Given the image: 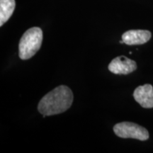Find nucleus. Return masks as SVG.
Listing matches in <instances>:
<instances>
[{
  "label": "nucleus",
  "mask_w": 153,
  "mask_h": 153,
  "mask_svg": "<svg viewBox=\"0 0 153 153\" xmlns=\"http://www.w3.org/2000/svg\"><path fill=\"white\" fill-rule=\"evenodd\" d=\"M43 42V31L39 27H33L26 30L20 39L19 55L22 60L32 57L41 48Z\"/></svg>",
  "instance_id": "nucleus-2"
},
{
  "label": "nucleus",
  "mask_w": 153,
  "mask_h": 153,
  "mask_svg": "<svg viewBox=\"0 0 153 153\" xmlns=\"http://www.w3.org/2000/svg\"><path fill=\"white\" fill-rule=\"evenodd\" d=\"M135 100L145 108H153V87L151 85L139 86L133 92Z\"/></svg>",
  "instance_id": "nucleus-5"
},
{
  "label": "nucleus",
  "mask_w": 153,
  "mask_h": 153,
  "mask_svg": "<svg viewBox=\"0 0 153 153\" xmlns=\"http://www.w3.org/2000/svg\"><path fill=\"white\" fill-rule=\"evenodd\" d=\"M73 94L71 89L65 85L59 86L45 94L38 106L42 115L53 116L65 112L72 106Z\"/></svg>",
  "instance_id": "nucleus-1"
},
{
  "label": "nucleus",
  "mask_w": 153,
  "mask_h": 153,
  "mask_svg": "<svg viewBox=\"0 0 153 153\" xmlns=\"http://www.w3.org/2000/svg\"><path fill=\"white\" fill-rule=\"evenodd\" d=\"M114 131L122 138H133L139 140H147L149 138L148 130L143 126L131 122H121L114 126Z\"/></svg>",
  "instance_id": "nucleus-3"
},
{
  "label": "nucleus",
  "mask_w": 153,
  "mask_h": 153,
  "mask_svg": "<svg viewBox=\"0 0 153 153\" xmlns=\"http://www.w3.org/2000/svg\"><path fill=\"white\" fill-rule=\"evenodd\" d=\"M120 43L123 44V43H124V41H123V40H122V41H120Z\"/></svg>",
  "instance_id": "nucleus-8"
},
{
  "label": "nucleus",
  "mask_w": 153,
  "mask_h": 153,
  "mask_svg": "<svg viewBox=\"0 0 153 153\" xmlns=\"http://www.w3.org/2000/svg\"><path fill=\"white\" fill-rule=\"evenodd\" d=\"M15 7V0H0V26H2L10 19Z\"/></svg>",
  "instance_id": "nucleus-7"
},
{
  "label": "nucleus",
  "mask_w": 153,
  "mask_h": 153,
  "mask_svg": "<svg viewBox=\"0 0 153 153\" xmlns=\"http://www.w3.org/2000/svg\"><path fill=\"white\" fill-rule=\"evenodd\" d=\"M152 36L150 31L147 30H130L122 36L124 43L129 45H142L150 41Z\"/></svg>",
  "instance_id": "nucleus-6"
},
{
  "label": "nucleus",
  "mask_w": 153,
  "mask_h": 153,
  "mask_svg": "<svg viewBox=\"0 0 153 153\" xmlns=\"http://www.w3.org/2000/svg\"><path fill=\"white\" fill-rule=\"evenodd\" d=\"M136 69V62L123 55L116 57L108 65L109 71L116 74H128Z\"/></svg>",
  "instance_id": "nucleus-4"
}]
</instances>
